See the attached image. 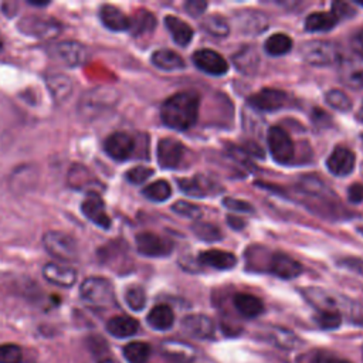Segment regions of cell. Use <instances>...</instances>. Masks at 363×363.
Listing matches in <instances>:
<instances>
[{"mask_svg": "<svg viewBox=\"0 0 363 363\" xmlns=\"http://www.w3.org/2000/svg\"><path fill=\"white\" fill-rule=\"evenodd\" d=\"M200 97L194 91H182L169 97L160 108L162 123L176 131L192 128L199 116Z\"/></svg>", "mask_w": 363, "mask_h": 363, "instance_id": "cell-1", "label": "cell"}, {"mask_svg": "<svg viewBox=\"0 0 363 363\" xmlns=\"http://www.w3.org/2000/svg\"><path fill=\"white\" fill-rule=\"evenodd\" d=\"M302 60L315 67L332 65L341 61V52L337 45L327 40H311L301 47Z\"/></svg>", "mask_w": 363, "mask_h": 363, "instance_id": "cell-2", "label": "cell"}, {"mask_svg": "<svg viewBox=\"0 0 363 363\" xmlns=\"http://www.w3.org/2000/svg\"><path fill=\"white\" fill-rule=\"evenodd\" d=\"M82 298L97 307H108L115 302V294L112 284L101 277H91L83 281L82 288H79Z\"/></svg>", "mask_w": 363, "mask_h": 363, "instance_id": "cell-3", "label": "cell"}, {"mask_svg": "<svg viewBox=\"0 0 363 363\" xmlns=\"http://www.w3.org/2000/svg\"><path fill=\"white\" fill-rule=\"evenodd\" d=\"M43 245L50 256L60 261H75L78 258V247L75 240L63 231H47L43 237Z\"/></svg>", "mask_w": 363, "mask_h": 363, "instance_id": "cell-4", "label": "cell"}, {"mask_svg": "<svg viewBox=\"0 0 363 363\" xmlns=\"http://www.w3.org/2000/svg\"><path fill=\"white\" fill-rule=\"evenodd\" d=\"M268 149L277 164L288 165L295 156V146L288 132L281 127H272L267 137Z\"/></svg>", "mask_w": 363, "mask_h": 363, "instance_id": "cell-5", "label": "cell"}, {"mask_svg": "<svg viewBox=\"0 0 363 363\" xmlns=\"http://www.w3.org/2000/svg\"><path fill=\"white\" fill-rule=\"evenodd\" d=\"M19 30L36 38L50 40L59 36L61 31V24L60 22L47 16H27L20 20Z\"/></svg>", "mask_w": 363, "mask_h": 363, "instance_id": "cell-6", "label": "cell"}, {"mask_svg": "<svg viewBox=\"0 0 363 363\" xmlns=\"http://www.w3.org/2000/svg\"><path fill=\"white\" fill-rule=\"evenodd\" d=\"M137 249L139 254L146 257H165L173 252V241L164 238L155 233L144 231L139 233L135 238Z\"/></svg>", "mask_w": 363, "mask_h": 363, "instance_id": "cell-7", "label": "cell"}, {"mask_svg": "<svg viewBox=\"0 0 363 363\" xmlns=\"http://www.w3.org/2000/svg\"><path fill=\"white\" fill-rule=\"evenodd\" d=\"M341 83L350 90H363V59L359 56L343 57L338 63Z\"/></svg>", "mask_w": 363, "mask_h": 363, "instance_id": "cell-8", "label": "cell"}, {"mask_svg": "<svg viewBox=\"0 0 363 363\" xmlns=\"http://www.w3.org/2000/svg\"><path fill=\"white\" fill-rule=\"evenodd\" d=\"M185 153V146L175 138H164L157 144V164L162 169H176Z\"/></svg>", "mask_w": 363, "mask_h": 363, "instance_id": "cell-9", "label": "cell"}, {"mask_svg": "<svg viewBox=\"0 0 363 363\" xmlns=\"http://www.w3.org/2000/svg\"><path fill=\"white\" fill-rule=\"evenodd\" d=\"M135 139L127 132H115L109 135L104 142V149L114 160H127L135 150Z\"/></svg>", "mask_w": 363, "mask_h": 363, "instance_id": "cell-10", "label": "cell"}, {"mask_svg": "<svg viewBox=\"0 0 363 363\" xmlns=\"http://www.w3.org/2000/svg\"><path fill=\"white\" fill-rule=\"evenodd\" d=\"M193 63L199 70L210 75H223L229 71V63L226 59L209 49L196 52L193 54Z\"/></svg>", "mask_w": 363, "mask_h": 363, "instance_id": "cell-11", "label": "cell"}, {"mask_svg": "<svg viewBox=\"0 0 363 363\" xmlns=\"http://www.w3.org/2000/svg\"><path fill=\"white\" fill-rule=\"evenodd\" d=\"M249 102L256 109L272 112V111L284 108L287 105L288 95L284 91H281V90L264 88L260 93L252 95L249 98Z\"/></svg>", "mask_w": 363, "mask_h": 363, "instance_id": "cell-12", "label": "cell"}, {"mask_svg": "<svg viewBox=\"0 0 363 363\" xmlns=\"http://www.w3.org/2000/svg\"><path fill=\"white\" fill-rule=\"evenodd\" d=\"M356 164L355 153L345 146H337L327 160L330 172L335 176H348L353 172Z\"/></svg>", "mask_w": 363, "mask_h": 363, "instance_id": "cell-13", "label": "cell"}, {"mask_svg": "<svg viewBox=\"0 0 363 363\" xmlns=\"http://www.w3.org/2000/svg\"><path fill=\"white\" fill-rule=\"evenodd\" d=\"M82 212L90 222H93L98 227L101 229L111 227V219L105 212V205L98 193L90 192V194L83 201Z\"/></svg>", "mask_w": 363, "mask_h": 363, "instance_id": "cell-14", "label": "cell"}, {"mask_svg": "<svg viewBox=\"0 0 363 363\" xmlns=\"http://www.w3.org/2000/svg\"><path fill=\"white\" fill-rule=\"evenodd\" d=\"M43 275L50 282V284L63 287V288L72 287L77 281L75 270L68 265L59 264V263L46 264L43 268Z\"/></svg>", "mask_w": 363, "mask_h": 363, "instance_id": "cell-15", "label": "cell"}, {"mask_svg": "<svg viewBox=\"0 0 363 363\" xmlns=\"http://www.w3.org/2000/svg\"><path fill=\"white\" fill-rule=\"evenodd\" d=\"M270 271L279 278L293 279L301 275L302 265L284 253H275L270 261Z\"/></svg>", "mask_w": 363, "mask_h": 363, "instance_id": "cell-16", "label": "cell"}, {"mask_svg": "<svg viewBox=\"0 0 363 363\" xmlns=\"http://www.w3.org/2000/svg\"><path fill=\"white\" fill-rule=\"evenodd\" d=\"M182 328L192 337L208 339L215 334L213 320L206 315H187L182 320Z\"/></svg>", "mask_w": 363, "mask_h": 363, "instance_id": "cell-17", "label": "cell"}, {"mask_svg": "<svg viewBox=\"0 0 363 363\" xmlns=\"http://www.w3.org/2000/svg\"><path fill=\"white\" fill-rule=\"evenodd\" d=\"M54 56L70 67L83 64L87 59V50L77 42H63L54 47Z\"/></svg>", "mask_w": 363, "mask_h": 363, "instance_id": "cell-18", "label": "cell"}, {"mask_svg": "<svg viewBox=\"0 0 363 363\" xmlns=\"http://www.w3.org/2000/svg\"><path fill=\"white\" fill-rule=\"evenodd\" d=\"M179 187L183 193L193 196V197H206L210 194H216L215 192L219 190L215 182L205 176H194L190 179H180Z\"/></svg>", "mask_w": 363, "mask_h": 363, "instance_id": "cell-19", "label": "cell"}, {"mask_svg": "<svg viewBox=\"0 0 363 363\" xmlns=\"http://www.w3.org/2000/svg\"><path fill=\"white\" fill-rule=\"evenodd\" d=\"M100 17L102 24L112 31L130 30L131 26L130 17L112 5H104L100 10Z\"/></svg>", "mask_w": 363, "mask_h": 363, "instance_id": "cell-20", "label": "cell"}, {"mask_svg": "<svg viewBox=\"0 0 363 363\" xmlns=\"http://www.w3.org/2000/svg\"><path fill=\"white\" fill-rule=\"evenodd\" d=\"M139 330V322L131 316L119 315L108 320L107 331L115 338H130Z\"/></svg>", "mask_w": 363, "mask_h": 363, "instance_id": "cell-21", "label": "cell"}, {"mask_svg": "<svg viewBox=\"0 0 363 363\" xmlns=\"http://www.w3.org/2000/svg\"><path fill=\"white\" fill-rule=\"evenodd\" d=\"M199 263L216 268V270H231L237 264V258L233 253L222 250H208L199 256Z\"/></svg>", "mask_w": 363, "mask_h": 363, "instance_id": "cell-22", "label": "cell"}, {"mask_svg": "<svg viewBox=\"0 0 363 363\" xmlns=\"http://www.w3.org/2000/svg\"><path fill=\"white\" fill-rule=\"evenodd\" d=\"M148 324L156 331H168L175 324V314L168 305H156L148 314Z\"/></svg>", "mask_w": 363, "mask_h": 363, "instance_id": "cell-23", "label": "cell"}, {"mask_svg": "<svg viewBox=\"0 0 363 363\" xmlns=\"http://www.w3.org/2000/svg\"><path fill=\"white\" fill-rule=\"evenodd\" d=\"M165 24L172 34L173 42L176 45H179L180 47H185L192 42L193 29L187 23H185L182 19L175 17V16H167Z\"/></svg>", "mask_w": 363, "mask_h": 363, "instance_id": "cell-24", "label": "cell"}, {"mask_svg": "<svg viewBox=\"0 0 363 363\" xmlns=\"http://www.w3.org/2000/svg\"><path fill=\"white\" fill-rule=\"evenodd\" d=\"M233 63L238 71L245 74H253L258 68L260 57L254 47L246 46L233 56Z\"/></svg>", "mask_w": 363, "mask_h": 363, "instance_id": "cell-25", "label": "cell"}, {"mask_svg": "<svg viewBox=\"0 0 363 363\" xmlns=\"http://www.w3.org/2000/svg\"><path fill=\"white\" fill-rule=\"evenodd\" d=\"M234 307L246 318H256L264 312L263 301L252 294H237L234 297Z\"/></svg>", "mask_w": 363, "mask_h": 363, "instance_id": "cell-26", "label": "cell"}, {"mask_svg": "<svg viewBox=\"0 0 363 363\" xmlns=\"http://www.w3.org/2000/svg\"><path fill=\"white\" fill-rule=\"evenodd\" d=\"M152 63L160 70H182L185 68V60L172 50H157L152 54Z\"/></svg>", "mask_w": 363, "mask_h": 363, "instance_id": "cell-27", "label": "cell"}, {"mask_svg": "<svg viewBox=\"0 0 363 363\" xmlns=\"http://www.w3.org/2000/svg\"><path fill=\"white\" fill-rule=\"evenodd\" d=\"M264 47L267 54L272 57H279L287 54L293 49V40L284 33H277L267 38Z\"/></svg>", "mask_w": 363, "mask_h": 363, "instance_id": "cell-28", "label": "cell"}, {"mask_svg": "<svg viewBox=\"0 0 363 363\" xmlns=\"http://www.w3.org/2000/svg\"><path fill=\"white\" fill-rule=\"evenodd\" d=\"M338 20L332 13H312L305 20V29L308 31L316 33V31H330L337 26Z\"/></svg>", "mask_w": 363, "mask_h": 363, "instance_id": "cell-29", "label": "cell"}, {"mask_svg": "<svg viewBox=\"0 0 363 363\" xmlns=\"http://www.w3.org/2000/svg\"><path fill=\"white\" fill-rule=\"evenodd\" d=\"M131 20L130 30L134 36H144L149 34L156 27V19L155 16L148 10H138Z\"/></svg>", "mask_w": 363, "mask_h": 363, "instance_id": "cell-30", "label": "cell"}, {"mask_svg": "<svg viewBox=\"0 0 363 363\" xmlns=\"http://www.w3.org/2000/svg\"><path fill=\"white\" fill-rule=\"evenodd\" d=\"M47 84L53 97L59 101L65 100L72 91L71 79L64 74H54L47 77Z\"/></svg>", "mask_w": 363, "mask_h": 363, "instance_id": "cell-31", "label": "cell"}, {"mask_svg": "<svg viewBox=\"0 0 363 363\" xmlns=\"http://www.w3.org/2000/svg\"><path fill=\"white\" fill-rule=\"evenodd\" d=\"M68 183L74 189H87L93 187L97 180L93 178L90 171L82 165H74L68 173Z\"/></svg>", "mask_w": 363, "mask_h": 363, "instance_id": "cell-32", "label": "cell"}, {"mask_svg": "<svg viewBox=\"0 0 363 363\" xmlns=\"http://www.w3.org/2000/svg\"><path fill=\"white\" fill-rule=\"evenodd\" d=\"M142 193L146 199L160 203V201H167L172 196V186L167 180H157L146 186Z\"/></svg>", "mask_w": 363, "mask_h": 363, "instance_id": "cell-33", "label": "cell"}, {"mask_svg": "<svg viewBox=\"0 0 363 363\" xmlns=\"http://www.w3.org/2000/svg\"><path fill=\"white\" fill-rule=\"evenodd\" d=\"M124 356L130 363H146L150 356V346L145 342H131L125 345Z\"/></svg>", "mask_w": 363, "mask_h": 363, "instance_id": "cell-34", "label": "cell"}, {"mask_svg": "<svg viewBox=\"0 0 363 363\" xmlns=\"http://www.w3.org/2000/svg\"><path fill=\"white\" fill-rule=\"evenodd\" d=\"M201 27L203 30L213 36V37H227L230 33V26L227 23V20L219 15H212L208 16L203 23H201Z\"/></svg>", "mask_w": 363, "mask_h": 363, "instance_id": "cell-35", "label": "cell"}, {"mask_svg": "<svg viewBox=\"0 0 363 363\" xmlns=\"http://www.w3.org/2000/svg\"><path fill=\"white\" fill-rule=\"evenodd\" d=\"M268 338L277 346L286 348V349H294L300 343V339L291 331L284 330V328H278V327L271 328V331L268 332Z\"/></svg>", "mask_w": 363, "mask_h": 363, "instance_id": "cell-36", "label": "cell"}, {"mask_svg": "<svg viewBox=\"0 0 363 363\" xmlns=\"http://www.w3.org/2000/svg\"><path fill=\"white\" fill-rule=\"evenodd\" d=\"M316 324L322 330H337L342 324V315L337 309H320L315 316Z\"/></svg>", "mask_w": 363, "mask_h": 363, "instance_id": "cell-37", "label": "cell"}, {"mask_svg": "<svg viewBox=\"0 0 363 363\" xmlns=\"http://www.w3.org/2000/svg\"><path fill=\"white\" fill-rule=\"evenodd\" d=\"M297 363H350V362L346 359H341L338 356L328 355L327 352L312 350L301 355L297 359Z\"/></svg>", "mask_w": 363, "mask_h": 363, "instance_id": "cell-38", "label": "cell"}, {"mask_svg": "<svg viewBox=\"0 0 363 363\" xmlns=\"http://www.w3.org/2000/svg\"><path fill=\"white\" fill-rule=\"evenodd\" d=\"M325 101L330 107H332L334 109L337 111H341V112H348L352 109V101L350 98L339 91V90H331L325 94Z\"/></svg>", "mask_w": 363, "mask_h": 363, "instance_id": "cell-39", "label": "cell"}, {"mask_svg": "<svg viewBox=\"0 0 363 363\" xmlns=\"http://www.w3.org/2000/svg\"><path fill=\"white\" fill-rule=\"evenodd\" d=\"M192 230L200 240L203 241H219L222 238L220 230L210 223H203V222L194 223L192 226Z\"/></svg>", "mask_w": 363, "mask_h": 363, "instance_id": "cell-40", "label": "cell"}, {"mask_svg": "<svg viewBox=\"0 0 363 363\" xmlns=\"http://www.w3.org/2000/svg\"><path fill=\"white\" fill-rule=\"evenodd\" d=\"M125 301L132 311H142L146 305V294L141 287H131L125 293Z\"/></svg>", "mask_w": 363, "mask_h": 363, "instance_id": "cell-41", "label": "cell"}, {"mask_svg": "<svg viewBox=\"0 0 363 363\" xmlns=\"http://www.w3.org/2000/svg\"><path fill=\"white\" fill-rule=\"evenodd\" d=\"M23 352L15 343L0 345V363H22Z\"/></svg>", "mask_w": 363, "mask_h": 363, "instance_id": "cell-42", "label": "cell"}, {"mask_svg": "<svg viewBox=\"0 0 363 363\" xmlns=\"http://www.w3.org/2000/svg\"><path fill=\"white\" fill-rule=\"evenodd\" d=\"M87 345H88L90 352L97 357L98 362H101V360H104L107 357H111L108 345H107V342L101 337H97V335L90 337L87 339Z\"/></svg>", "mask_w": 363, "mask_h": 363, "instance_id": "cell-43", "label": "cell"}, {"mask_svg": "<svg viewBox=\"0 0 363 363\" xmlns=\"http://www.w3.org/2000/svg\"><path fill=\"white\" fill-rule=\"evenodd\" d=\"M172 210L180 216L190 217V219H199L201 216V209L199 206L189 203V201H183V200L176 201V203L172 206Z\"/></svg>", "mask_w": 363, "mask_h": 363, "instance_id": "cell-44", "label": "cell"}, {"mask_svg": "<svg viewBox=\"0 0 363 363\" xmlns=\"http://www.w3.org/2000/svg\"><path fill=\"white\" fill-rule=\"evenodd\" d=\"M189 346V345H187ZM185 343H172V345H167V353L182 363H187L192 359V355L189 353V348Z\"/></svg>", "mask_w": 363, "mask_h": 363, "instance_id": "cell-45", "label": "cell"}, {"mask_svg": "<svg viewBox=\"0 0 363 363\" xmlns=\"http://www.w3.org/2000/svg\"><path fill=\"white\" fill-rule=\"evenodd\" d=\"M152 175H153L152 169L145 168V167H137V168L130 169L125 178L132 185H141V183L146 182Z\"/></svg>", "mask_w": 363, "mask_h": 363, "instance_id": "cell-46", "label": "cell"}, {"mask_svg": "<svg viewBox=\"0 0 363 363\" xmlns=\"http://www.w3.org/2000/svg\"><path fill=\"white\" fill-rule=\"evenodd\" d=\"M300 186L309 194H322L325 193V185L320 179L314 176H307L301 180Z\"/></svg>", "mask_w": 363, "mask_h": 363, "instance_id": "cell-47", "label": "cell"}, {"mask_svg": "<svg viewBox=\"0 0 363 363\" xmlns=\"http://www.w3.org/2000/svg\"><path fill=\"white\" fill-rule=\"evenodd\" d=\"M223 205L233 210V212H241V213H253L254 209L250 203H247V201L245 200H237V199H231V197H226L223 200Z\"/></svg>", "mask_w": 363, "mask_h": 363, "instance_id": "cell-48", "label": "cell"}, {"mask_svg": "<svg viewBox=\"0 0 363 363\" xmlns=\"http://www.w3.org/2000/svg\"><path fill=\"white\" fill-rule=\"evenodd\" d=\"M331 13L337 17V20H341V19H350V17H353L356 15V10L349 3L334 2Z\"/></svg>", "mask_w": 363, "mask_h": 363, "instance_id": "cell-49", "label": "cell"}, {"mask_svg": "<svg viewBox=\"0 0 363 363\" xmlns=\"http://www.w3.org/2000/svg\"><path fill=\"white\" fill-rule=\"evenodd\" d=\"M185 8L192 17H199L205 13L208 3L201 2V0H189V2H186Z\"/></svg>", "mask_w": 363, "mask_h": 363, "instance_id": "cell-50", "label": "cell"}, {"mask_svg": "<svg viewBox=\"0 0 363 363\" xmlns=\"http://www.w3.org/2000/svg\"><path fill=\"white\" fill-rule=\"evenodd\" d=\"M352 49L356 53V56L363 59V27L353 34V37H352Z\"/></svg>", "mask_w": 363, "mask_h": 363, "instance_id": "cell-51", "label": "cell"}, {"mask_svg": "<svg viewBox=\"0 0 363 363\" xmlns=\"http://www.w3.org/2000/svg\"><path fill=\"white\" fill-rule=\"evenodd\" d=\"M348 196L352 203H360L363 201V185H352L348 190Z\"/></svg>", "mask_w": 363, "mask_h": 363, "instance_id": "cell-52", "label": "cell"}, {"mask_svg": "<svg viewBox=\"0 0 363 363\" xmlns=\"http://www.w3.org/2000/svg\"><path fill=\"white\" fill-rule=\"evenodd\" d=\"M227 222H229L234 229H241V227H245V223H243V222L238 220V219H235V217H233V216H229Z\"/></svg>", "mask_w": 363, "mask_h": 363, "instance_id": "cell-53", "label": "cell"}, {"mask_svg": "<svg viewBox=\"0 0 363 363\" xmlns=\"http://www.w3.org/2000/svg\"><path fill=\"white\" fill-rule=\"evenodd\" d=\"M29 5H31V6H42V8H46L47 5H50V2H36V0H29Z\"/></svg>", "mask_w": 363, "mask_h": 363, "instance_id": "cell-54", "label": "cell"}, {"mask_svg": "<svg viewBox=\"0 0 363 363\" xmlns=\"http://www.w3.org/2000/svg\"><path fill=\"white\" fill-rule=\"evenodd\" d=\"M357 116H359V119H360L362 123H363V104H362V108H360V111H359V115H357Z\"/></svg>", "mask_w": 363, "mask_h": 363, "instance_id": "cell-55", "label": "cell"}, {"mask_svg": "<svg viewBox=\"0 0 363 363\" xmlns=\"http://www.w3.org/2000/svg\"><path fill=\"white\" fill-rule=\"evenodd\" d=\"M2 49H3V38L0 36V52H2Z\"/></svg>", "mask_w": 363, "mask_h": 363, "instance_id": "cell-56", "label": "cell"}, {"mask_svg": "<svg viewBox=\"0 0 363 363\" xmlns=\"http://www.w3.org/2000/svg\"><path fill=\"white\" fill-rule=\"evenodd\" d=\"M357 5H359V6H362V8H363V2H357Z\"/></svg>", "mask_w": 363, "mask_h": 363, "instance_id": "cell-57", "label": "cell"}, {"mask_svg": "<svg viewBox=\"0 0 363 363\" xmlns=\"http://www.w3.org/2000/svg\"><path fill=\"white\" fill-rule=\"evenodd\" d=\"M362 233H363V230H362Z\"/></svg>", "mask_w": 363, "mask_h": 363, "instance_id": "cell-58", "label": "cell"}]
</instances>
